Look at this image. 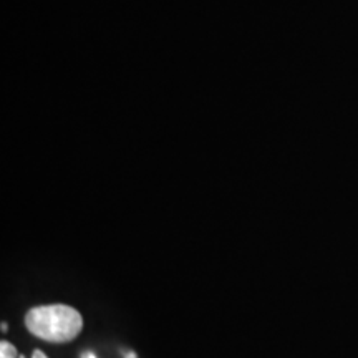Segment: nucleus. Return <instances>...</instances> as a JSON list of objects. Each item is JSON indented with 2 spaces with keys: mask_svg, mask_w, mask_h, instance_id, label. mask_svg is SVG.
Segmentation results:
<instances>
[{
  "mask_svg": "<svg viewBox=\"0 0 358 358\" xmlns=\"http://www.w3.org/2000/svg\"><path fill=\"white\" fill-rule=\"evenodd\" d=\"M25 327L45 342L69 343L82 332L83 317L77 308L66 303L38 306L27 312Z\"/></svg>",
  "mask_w": 358,
  "mask_h": 358,
  "instance_id": "nucleus-1",
  "label": "nucleus"
},
{
  "mask_svg": "<svg viewBox=\"0 0 358 358\" xmlns=\"http://www.w3.org/2000/svg\"><path fill=\"white\" fill-rule=\"evenodd\" d=\"M0 358H19V352H17V348L10 342L2 340L0 342Z\"/></svg>",
  "mask_w": 358,
  "mask_h": 358,
  "instance_id": "nucleus-2",
  "label": "nucleus"
},
{
  "mask_svg": "<svg viewBox=\"0 0 358 358\" xmlns=\"http://www.w3.org/2000/svg\"><path fill=\"white\" fill-rule=\"evenodd\" d=\"M32 358H48V357L45 355V353H43L42 350H34V353H32Z\"/></svg>",
  "mask_w": 358,
  "mask_h": 358,
  "instance_id": "nucleus-3",
  "label": "nucleus"
},
{
  "mask_svg": "<svg viewBox=\"0 0 358 358\" xmlns=\"http://www.w3.org/2000/svg\"><path fill=\"white\" fill-rule=\"evenodd\" d=\"M83 358H96L95 355H93L92 352H87V353H83ZM128 358H134V355L133 353H129V357Z\"/></svg>",
  "mask_w": 358,
  "mask_h": 358,
  "instance_id": "nucleus-4",
  "label": "nucleus"
},
{
  "mask_svg": "<svg viewBox=\"0 0 358 358\" xmlns=\"http://www.w3.org/2000/svg\"><path fill=\"white\" fill-rule=\"evenodd\" d=\"M8 330V325L7 324H2V332H7Z\"/></svg>",
  "mask_w": 358,
  "mask_h": 358,
  "instance_id": "nucleus-5",
  "label": "nucleus"
}]
</instances>
